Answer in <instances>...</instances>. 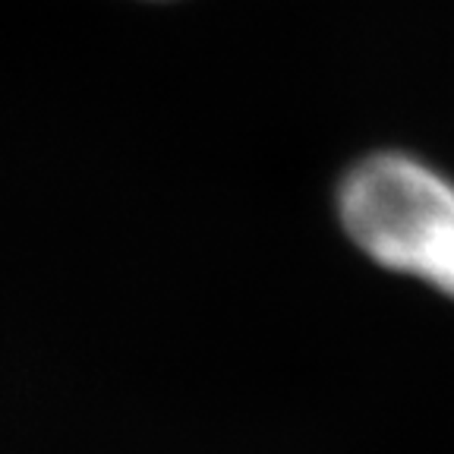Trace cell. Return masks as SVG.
<instances>
[{
    "mask_svg": "<svg viewBox=\"0 0 454 454\" xmlns=\"http://www.w3.org/2000/svg\"><path fill=\"white\" fill-rule=\"evenodd\" d=\"M344 234L376 265L454 300V184L401 152H379L338 186Z\"/></svg>",
    "mask_w": 454,
    "mask_h": 454,
    "instance_id": "obj_1",
    "label": "cell"
}]
</instances>
